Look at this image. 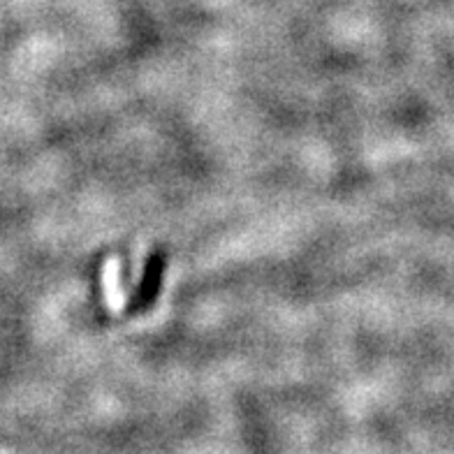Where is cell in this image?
I'll use <instances>...</instances> for the list:
<instances>
[{"mask_svg": "<svg viewBox=\"0 0 454 454\" xmlns=\"http://www.w3.org/2000/svg\"><path fill=\"white\" fill-rule=\"evenodd\" d=\"M162 270H165V255H162V253H151V255L146 257L142 283H139L137 294L132 299L130 311L139 313L153 306V301H156L158 297V290H160Z\"/></svg>", "mask_w": 454, "mask_h": 454, "instance_id": "obj_1", "label": "cell"}]
</instances>
